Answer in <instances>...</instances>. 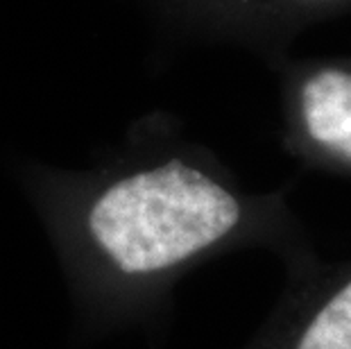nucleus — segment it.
Wrapping results in <instances>:
<instances>
[{"mask_svg":"<svg viewBox=\"0 0 351 349\" xmlns=\"http://www.w3.org/2000/svg\"><path fill=\"white\" fill-rule=\"evenodd\" d=\"M247 218L229 184L175 159L114 184L88 213V227L121 270L156 272L231 239Z\"/></svg>","mask_w":351,"mask_h":349,"instance_id":"1","label":"nucleus"},{"mask_svg":"<svg viewBox=\"0 0 351 349\" xmlns=\"http://www.w3.org/2000/svg\"><path fill=\"white\" fill-rule=\"evenodd\" d=\"M288 111L300 152L351 180V57L290 69Z\"/></svg>","mask_w":351,"mask_h":349,"instance_id":"2","label":"nucleus"},{"mask_svg":"<svg viewBox=\"0 0 351 349\" xmlns=\"http://www.w3.org/2000/svg\"><path fill=\"white\" fill-rule=\"evenodd\" d=\"M281 349H351V258L313 272Z\"/></svg>","mask_w":351,"mask_h":349,"instance_id":"3","label":"nucleus"}]
</instances>
